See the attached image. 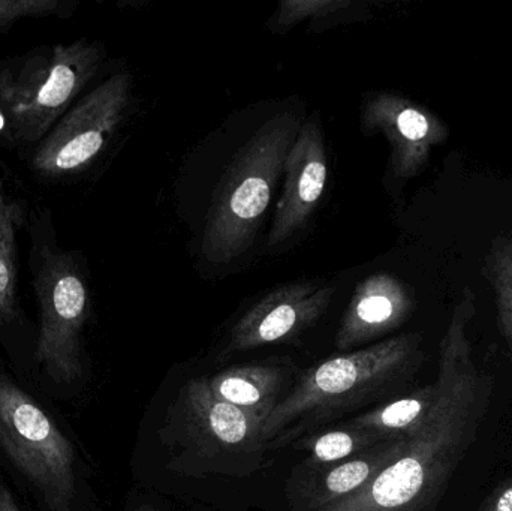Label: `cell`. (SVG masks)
Instances as JSON below:
<instances>
[{"mask_svg": "<svg viewBox=\"0 0 512 511\" xmlns=\"http://www.w3.org/2000/svg\"><path fill=\"white\" fill-rule=\"evenodd\" d=\"M283 189L273 216L268 248L288 242L304 230L321 201L327 183V150L321 123L303 122L283 165Z\"/></svg>", "mask_w": 512, "mask_h": 511, "instance_id": "obj_9", "label": "cell"}, {"mask_svg": "<svg viewBox=\"0 0 512 511\" xmlns=\"http://www.w3.org/2000/svg\"><path fill=\"white\" fill-rule=\"evenodd\" d=\"M436 402V386L423 387L375 410L360 414L346 425L376 432L387 440L412 438L426 425Z\"/></svg>", "mask_w": 512, "mask_h": 511, "instance_id": "obj_16", "label": "cell"}, {"mask_svg": "<svg viewBox=\"0 0 512 511\" xmlns=\"http://www.w3.org/2000/svg\"><path fill=\"white\" fill-rule=\"evenodd\" d=\"M33 204L0 156V330L23 321L20 306V245Z\"/></svg>", "mask_w": 512, "mask_h": 511, "instance_id": "obj_12", "label": "cell"}, {"mask_svg": "<svg viewBox=\"0 0 512 511\" xmlns=\"http://www.w3.org/2000/svg\"><path fill=\"white\" fill-rule=\"evenodd\" d=\"M286 374L280 366L268 363L237 366L209 380L213 395L248 413L264 426L279 404Z\"/></svg>", "mask_w": 512, "mask_h": 511, "instance_id": "obj_15", "label": "cell"}, {"mask_svg": "<svg viewBox=\"0 0 512 511\" xmlns=\"http://www.w3.org/2000/svg\"><path fill=\"white\" fill-rule=\"evenodd\" d=\"M334 293V285L319 282H295L276 288L237 321L221 360L295 338L325 314Z\"/></svg>", "mask_w": 512, "mask_h": 511, "instance_id": "obj_8", "label": "cell"}, {"mask_svg": "<svg viewBox=\"0 0 512 511\" xmlns=\"http://www.w3.org/2000/svg\"><path fill=\"white\" fill-rule=\"evenodd\" d=\"M301 125L295 111L277 113L237 152L207 213L201 252L209 263L225 266L251 248Z\"/></svg>", "mask_w": 512, "mask_h": 511, "instance_id": "obj_4", "label": "cell"}, {"mask_svg": "<svg viewBox=\"0 0 512 511\" xmlns=\"http://www.w3.org/2000/svg\"><path fill=\"white\" fill-rule=\"evenodd\" d=\"M0 511H21L15 504L11 492L0 483Z\"/></svg>", "mask_w": 512, "mask_h": 511, "instance_id": "obj_23", "label": "cell"}, {"mask_svg": "<svg viewBox=\"0 0 512 511\" xmlns=\"http://www.w3.org/2000/svg\"><path fill=\"white\" fill-rule=\"evenodd\" d=\"M0 149L20 153L14 119L2 96H0Z\"/></svg>", "mask_w": 512, "mask_h": 511, "instance_id": "obj_20", "label": "cell"}, {"mask_svg": "<svg viewBox=\"0 0 512 511\" xmlns=\"http://www.w3.org/2000/svg\"><path fill=\"white\" fill-rule=\"evenodd\" d=\"M411 311V297L390 275L370 276L361 282L346 308L336 333L337 350L367 344L399 327Z\"/></svg>", "mask_w": 512, "mask_h": 511, "instance_id": "obj_11", "label": "cell"}, {"mask_svg": "<svg viewBox=\"0 0 512 511\" xmlns=\"http://www.w3.org/2000/svg\"><path fill=\"white\" fill-rule=\"evenodd\" d=\"M0 447L38 489L50 511H71L75 452L51 417L23 389L0 374Z\"/></svg>", "mask_w": 512, "mask_h": 511, "instance_id": "obj_7", "label": "cell"}, {"mask_svg": "<svg viewBox=\"0 0 512 511\" xmlns=\"http://www.w3.org/2000/svg\"><path fill=\"white\" fill-rule=\"evenodd\" d=\"M140 511H155V510H152V509H141Z\"/></svg>", "mask_w": 512, "mask_h": 511, "instance_id": "obj_24", "label": "cell"}, {"mask_svg": "<svg viewBox=\"0 0 512 511\" xmlns=\"http://www.w3.org/2000/svg\"><path fill=\"white\" fill-rule=\"evenodd\" d=\"M27 269L39 306L36 362L57 383L83 374V333L90 314V290L83 255L60 243L53 213L33 204Z\"/></svg>", "mask_w": 512, "mask_h": 511, "instance_id": "obj_3", "label": "cell"}, {"mask_svg": "<svg viewBox=\"0 0 512 511\" xmlns=\"http://www.w3.org/2000/svg\"><path fill=\"white\" fill-rule=\"evenodd\" d=\"M382 441H387V438L381 437L376 432L355 428L345 423L343 428L301 438V446L309 453L307 458L309 467L328 468L352 456H357L358 453L366 452Z\"/></svg>", "mask_w": 512, "mask_h": 511, "instance_id": "obj_17", "label": "cell"}, {"mask_svg": "<svg viewBox=\"0 0 512 511\" xmlns=\"http://www.w3.org/2000/svg\"><path fill=\"white\" fill-rule=\"evenodd\" d=\"M418 335H402L363 350L331 357L304 372L262 426L271 449L300 438L390 392L417 366Z\"/></svg>", "mask_w": 512, "mask_h": 511, "instance_id": "obj_2", "label": "cell"}, {"mask_svg": "<svg viewBox=\"0 0 512 511\" xmlns=\"http://www.w3.org/2000/svg\"><path fill=\"white\" fill-rule=\"evenodd\" d=\"M105 54L101 42L80 38L0 60V96L14 119L21 156L83 96L101 71Z\"/></svg>", "mask_w": 512, "mask_h": 511, "instance_id": "obj_5", "label": "cell"}, {"mask_svg": "<svg viewBox=\"0 0 512 511\" xmlns=\"http://www.w3.org/2000/svg\"><path fill=\"white\" fill-rule=\"evenodd\" d=\"M349 2H334V0H316V2H283L280 5L279 18L277 24L279 27L292 26L298 21L309 17H321V15L333 14V12L342 11L349 8Z\"/></svg>", "mask_w": 512, "mask_h": 511, "instance_id": "obj_19", "label": "cell"}, {"mask_svg": "<svg viewBox=\"0 0 512 511\" xmlns=\"http://www.w3.org/2000/svg\"><path fill=\"white\" fill-rule=\"evenodd\" d=\"M363 129L381 131L393 146V161L400 176H409L423 159L429 138V119L417 108L393 95H376L363 108Z\"/></svg>", "mask_w": 512, "mask_h": 511, "instance_id": "obj_13", "label": "cell"}, {"mask_svg": "<svg viewBox=\"0 0 512 511\" xmlns=\"http://www.w3.org/2000/svg\"><path fill=\"white\" fill-rule=\"evenodd\" d=\"M477 511H512V476L498 486Z\"/></svg>", "mask_w": 512, "mask_h": 511, "instance_id": "obj_21", "label": "cell"}, {"mask_svg": "<svg viewBox=\"0 0 512 511\" xmlns=\"http://www.w3.org/2000/svg\"><path fill=\"white\" fill-rule=\"evenodd\" d=\"M471 300L457 308L439 351L436 402L402 455L351 497L318 511H433L477 441L492 404L493 378L472 359Z\"/></svg>", "mask_w": 512, "mask_h": 511, "instance_id": "obj_1", "label": "cell"}, {"mask_svg": "<svg viewBox=\"0 0 512 511\" xmlns=\"http://www.w3.org/2000/svg\"><path fill=\"white\" fill-rule=\"evenodd\" d=\"M77 6V0H0V33L32 18H71Z\"/></svg>", "mask_w": 512, "mask_h": 511, "instance_id": "obj_18", "label": "cell"}, {"mask_svg": "<svg viewBox=\"0 0 512 511\" xmlns=\"http://www.w3.org/2000/svg\"><path fill=\"white\" fill-rule=\"evenodd\" d=\"M409 438L387 440L366 452L324 468V473L307 486L304 511H318L333 506L369 485L385 467L396 461Z\"/></svg>", "mask_w": 512, "mask_h": 511, "instance_id": "obj_14", "label": "cell"}, {"mask_svg": "<svg viewBox=\"0 0 512 511\" xmlns=\"http://www.w3.org/2000/svg\"><path fill=\"white\" fill-rule=\"evenodd\" d=\"M131 89V74L120 71L84 93L23 156L32 176L65 185L92 170L125 120Z\"/></svg>", "mask_w": 512, "mask_h": 511, "instance_id": "obj_6", "label": "cell"}, {"mask_svg": "<svg viewBox=\"0 0 512 511\" xmlns=\"http://www.w3.org/2000/svg\"><path fill=\"white\" fill-rule=\"evenodd\" d=\"M499 311H501L502 330L512 350V270L511 282H502Z\"/></svg>", "mask_w": 512, "mask_h": 511, "instance_id": "obj_22", "label": "cell"}, {"mask_svg": "<svg viewBox=\"0 0 512 511\" xmlns=\"http://www.w3.org/2000/svg\"><path fill=\"white\" fill-rule=\"evenodd\" d=\"M177 402L186 438L206 455L255 452L264 444L262 423L216 398L209 380L189 381Z\"/></svg>", "mask_w": 512, "mask_h": 511, "instance_id": "obj_10", "label": "cell"}]
</instances>
